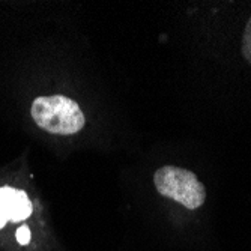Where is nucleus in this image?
Listing matches in <instances>:
<instances>
[{
	"label": "nucleus",
	"instance_id": "1",
	"mask_svg": "<svg viewBox=\"0 0 251 251\" xmlns=\"http://www.w3.org/2000/svg\"><path fill=\"white\" fill-rule=\"evenodd\" d=\"M30 115L41 129L57 135L77 134L86 124L80 105L63 95L38 97L32 102Z\"/></svg>",
	"mask_w": 251,
	"mask_h": 251
},
{
	"label": "nucleus",
	"instance_id": "2",
	"mask_svg": "<svg viewBox=\"0 0 251 251\" xmlns=\"http://www.w3.org/2000/svg\"><path fill=\"white\" fill-rule=\"evenodd\" d=\"M153 184L156 191L187 209H199L206 201V190L197 179L196 173L176 167L164 166L153 175Z\"/></svg>",
	"mask_w": 251,
	"mask_h": 251
},
{
	"label": "nucleus",
	"instance_id": "3",
	"mask_svg": "<svg viewBox=\"0 0 251 251\" xmlns=\"http://www.w3.org/2000/svg\"><path fill=\"white\" fill-rule=\"evenodd\" d=\"M32 215V201L23 190L12 187L0 188V229L8 221L17 223Z\"/></svg>",
	"mask_w": 251,
	"mask_h": 251
},
{
	"label": "nucleus",
	"instance_id": "4",
	"mask_svg": "<svg viewBox=\"0 0 251 251\" xmlns=\"http://www.w3.org/2000/svg\"><path fill=\"white\" fill-rule=\"evenodd\" d=\"M241 54L242 57L251 65V17L247 23L242 35V45H241Z\"/></svg>",
	"mask_w": 251,
	"mask_h": 251
},
{
	"label": "nucleus",
	"instance_id": "5",
	"mask_svg": "<svg viewBox=\"0 0 251 251\" xmlns=\"http://www.w3.org/2000/svg\"><path fill=\"white\" fill-rule=\"evenodd\" d=\"M15 236H17V241H18L21 245H26V244L30 241L29 227H27V226H21V227H18V230H17Z\"/></svg>",
	"mask_w": 251,
	"mask_h": 251
}]
</instances>
